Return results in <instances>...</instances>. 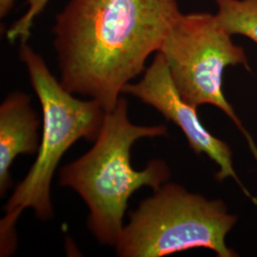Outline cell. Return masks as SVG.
Returning a JSON list of instances; mask_svg holds the SVG:
<instances>
[{
    "instance_id": "9c48e42d",
    "label": "cell",
    "mask_w": 257,
    "mask_h": 257,
    "mask_svg": "<svg viewBox=\"0 0 257 257\" xmlns=\"http://www.w3.org/2000/svg\"><path fill=\"white\" fill-rule=\"evenodd\" d=\"M48 2L49 0H28L26 13L7 31V39L11 43L16 41H26L29 39L35 20L45 9Z\"/></svg>"
},
{
    "instance_id": "ba28073f",
    "label": "cell",
    "mask_w": 257,
    "mask_h": 257,
    "mask_svg": "<svg viewBox=\"0 0 257 257\" xmlns=\"http://www.w3.org/2000/svg\"><path fill=\"white\" fill-rule=\"evenodd\" d=\"M218 24L230 36L248 37L257 44V0H212Z\"/></svg>"
},
{
    "instance_id": "3957f363",
    "label": "cell",
    "mask_w": 257,
    "mask_h": 257,
    "mask_svg": "<svg viewBox=\"0 0 257 257\" xmlns=\"http://www.w3.org/2000/svg\"><path fill=\"white\" fill-rule=\"evenodd\" d=\"M19 53L41 105L43 132L35 163L3 207L4 216L0 220L2 257L11 256L17 250L16 225L23 211L32 209L41 221L54 216L51 188L57 166L76 141L94 142L106 113L100 103L91 98L79 99L66 90L28 40L19 42Z\"/></svg>"
},
{
    "instance_id": "52a82bcc",
    "label": "cell",
    "mask_w": 257,
    "mask_h": 257,
    "mask_svg": "<svg viewBox=\"0 0 257 257\" xmlns=\"http://www.w3.org/2000/svg\"><path fill=\"white\" fill-rule=\"evenodd\" d=\"M31 96L9 93L0 105V195L13 186L11 167L19 156L37 155L40 146V119L32 108Z\"/></svg>"
},
{
    "instance_id": "5b68a950",
    "label": "cell",
    "mask_w": 257,
    "mask_h": 257,
    "mask_svg": "<svg viewBox=\"0 0 257 257\" xmlns=\"http://www.w3.org/2000/svg\"><path fill=\"white\" fill-rule=\"evenodd\" d=\"M209 13L181 14L159 49L172 80L183 100L198 108L211 105L222 110L238 128L257 161V146L222 89L230 66L250 70L244 49Z\"/></svg>"
},
{
    "instance_id": "6da1fadb",
    "label": "cell",
    "mask_w": 257,
    "mask_h": 257,
    "mask_svg": "<svg viewBox=\"0 0 257 257\" xmlns=\"http://www.w3.org/2000/svg\"><path fill=\"white\" fill-rule=\"evenodd\" d=\"M181 14L177 0H70L52 29L59 81L112 110Z\"/></svg>"
},
{
    "instance_id": "277c9868",
    "label": "cell",
    "mask_w": 257,
    "mask_h": 257,
    "mask_svg": "<svg viewBox=\"0 0 257 257\" xmlns=\"http://www.w3.org/2000/svg\"><path fill=\"white\" fill-rule=\"evenodd\" d=\"M237 219L223 200L166 182L128 213L115 252L119 257H161L203 248L218 257L238 256L226 243Z\"/></svg>"
},
{
    "instance_id": "7a4b0ae2",
    "label": "cell",
    "mask_w": 257,
    "mask_h": 257,
    "mask_svg": "<svg viewBox=\"0 0 257 257\" xmlns=\"http://www.w3.org/2000/svg\"><path fill=\"white\" fill-rule=\"evenodd\" d=\"M167 132L165 125L134 124L128 118V102L121 96L116 106L106 111L93 146L61 168L59 184L82 198L89 211L88 228L101 245L115 246L132 194L143 187L155 191L168 182L171 171L164 160L153 159L141 171L131 162L136 142L163 137Z\"/></svg>"
},
{
    "instance_id": "30bf717a",
    "label": "cell",
    "mask_w": 257,
    "mask_h": 257,
    "mask_svg": "<svg viewBox=\"0 0 257 257\" xmlns=\"http://www.w3.org/2000/svg\"><path fill=\"white\" fill-rule=\"evenodd\" d=\"M17 0H0V17L5 18L14 8L15 2Z\"/></svg>"
},
{
    "instance_id": "8992f818",
    "label": "cell",
    "mask_w": 257,
    "mask_h": 257,
    "mask_svg": "<svg viewBox=\"0 0 257 257\" xmlns=\"http://www.w3.org/2000/svg\"><path fill=\"white\" fill-rule=\"evenodd\" d=\"M123 94L135 96L158 110L166 119L174 122L182 131L193 153L197 156H208L217 166L218 171L214 175L217 181L233 179L248 199L257 205L256 198L248 192L235 172L229 144L205 128L198 117L197 108L180 96L161 53L155 54L152 63L146 68L139 81L126 85Z\"/></svg>"
}]
</instances>
